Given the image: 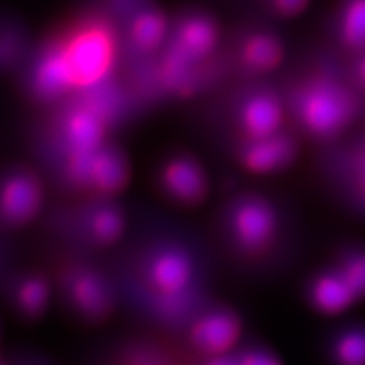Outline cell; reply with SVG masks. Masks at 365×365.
<instances>
[{
  "label": "cell",
  "mask_w": 365,
  "mask_h": 365,
  "mask_svg": "<svg viewBox=\"0 0 365 365\" xmlns=\"http://www.w3.org/2000/svg\"><path fill=\"white\" fill-rule=\"evenodd\" d=\"M279 44L267 36H257L246 46V60L255 69L266 71L279 61Z\"/></svg>",
  "instance_id": "cell-13"
},
{
  "label": "cell",
  "mask_w": 365,
  "mask_h": 365,
  "mask_svg": "<svg viewBox=\"0 0 365 365\" xmlns=\"http://www.w3.org/2000/svg\"><path fill=\"white\" fill-rule=\"evenodd\" d=\"M281 108L277 98L267 94L250 98L241 110L242 140H257L280 132Z\"/></svg>",
  "instance_id": "cell-9"
},
{
  "label": "cell",
  "mask_w": 365,
  "mask_h": 365,
  "mask_svg": "<svg viewBox=\"0 0 365 365\" xmlns=\"http://www.w3.org/2000/svg\"><path fill=\"white\" fill-rule=\"evenodd\" d=\"M241 320L232 309L209 306L198 309L186 327L187 341L207 359L232 352L241 336Z\"/></svg>",
  "instance_id": "cell-5"
},
{
  "label": "cell",
  "mask_w": 365,
  "mask_h": 365,
  "mask_svg": "<svg viewBox=\"0 0 365 365\" xmlns=\"http://www.w3.org/2000/svg\"><path fill=\"white\" fill-rule=\"evenodd\" d=\"M306 0H277V6L284 14H295L305 5Z\"/></svg>",
  "instance_id": "cell-18"
},
{
  "label": "cell",
  "mask_w": 365,
  "mask_h": 365,
  "mask_svg": "<svg viewBox=\"0 0 365 365\" xmlns=\"http://www.w3.org/2000/svg\"><path fill=\"white\" fill-rule=\"evenodd\" d=\"M354 110V101L344 89L336 83L320 82L302 94L297 115L309 135L327 139L334 137L350 123Z\"/></svg>",
  "instance_id": "cell-3"
},
{
  "label": "cell",
  "mask_w": 365,
  "mask_h": 365,
  "mask_svg": "<svg viewBox=\"0 0 365 365\" xmlns=\"http://www.w3.org/2000/svg\"><path fill=\"white\" fill-rule=\"evenodd\" d=\"M306 300L317 312L334 316L351 307L357 298L336 268L314 274L305 287Z\"/></svg>",
  "instance_id": "cell-8"
},
{
  "label": "cell",
  "mask_w": 365,
  "mask_h": 365,
  "mask_svg": "<svg viewBox=\"0 0 365 365\" xmlns=\"http://www.w3.org/2000/svg\"><path fill=\"white\" fill-rule=\"evenodd\" d=\"M203 365H240L236 352H230L225 355L214 356L207 359Z\"/></svg>",
  "instance_id": "cell-17"
},
{
  "label": "cell",
  "mask_w": 365,
  "mask_h": 365,
  "mask_svg": "<svg viewBox=\"0 0 365 365\" xmlns=\"http://www.w3.org/2000/svg\"><path fill=\"white\" fill-rule=\"evenodd\" d=\"M236 354L240 365H281L275 354L260 345L247 346Z\"/></svg>",
  "instance_id": "cell-16"
},
{
  "label": "cell",
  "mask_w": 365,
  "mask_h": 365,
  "mask_svg": "<svg viewBox=\"0 0 365 365\" xmlns=\"http://www.w3.org/2000/svg\"><path fill=\"white\" fill-rule=\"evenodd\" d=\"M221 243L239 261L257 264L269 257L281 237V217L267 197L245 192L222 207L218 222Z\"/></svg>",
  "instance_id": "cell-1"
},
{
  "label": "cell",
  "mask_w": 365,
  "mask_h": 365,
  "mask_svg": "<svg viewBox=\"0 0 365 365\" xmlns=\"http://www.w3.org/2000/svg\"><path fill=\"white\" fill-rule=\"evenodd\" d=\"M165 32V23L158 14H146L135 25V38L144 48H152L162 41Z\"/></svg>",
  "instance_id": "cell-15"
},
{
  "label": "cell",
  "mask_w": 365,
  "mask_h": 365,
  "mask_svg": "<svg viewBox=\"0 0 365 365\" xmlns=\"http://www.w3.org/2000/svg\"><path fill=\"white\" fill-rule=\"evenodd\" d=\"M215 41L214 28L210 21L196 18L182 26L175 55L170 61L169 71L176 74H184L189 69L192 60L204 56L212 48Z\"/></svg>",
  "instance_id": "cell-10"
},
{
  "label": "cell",
  "mask_w": 365,
  "mask_h": 365,
  "mask_svg": "<svg viewBox=\"0 0 365 365\" xmlns=\"http://www.w3.org/2000/svg\"><path fill=\"white\" fill-rule=\"evenodd\" d=\"M334 268L346 281L357 300L365 298V252L346 254Z\"/></svg>",
  "instance_id": "cell-12"
},
{
  "label": "cell",
  "mask_w": 365,
  "mask_h": 365,
  "mask_svg": "<svg viewBox=\"0 0 365 365\" xmlns=\"http://www.w3.org/2000/svg\"><path fill=\"white\" fill-rule=\"evenodd\" d=\"M297 143L288 134H274L257 140L241 141L235 160L240 166L257 175H274L287 169L297 158Z\"/></svg>",
  "instance_id": "cell-6"
},
{
  "label": "cell",
  "mask_w": 365,
  "mask_h": 365,
  "mask_svg": "<svg viewBox=\"0 0 365 365\" xmlns=\"http://www.w3.org/2000/svg\"><path fill=\"white\" fill-rule=\"evenodd\" d=\"M338 365H365V329L352 327L341 332L332 348Z\"/></svg>",
  "instance_id": "cell-11"
},
{
  "label": "cell",
  "mask_w": 365,
  "mask_h": 365,
  "mask_svg": "<svg viewBox=\"0 0 365 365\" xmlns=\"http://www.w3.org/2000/svg\"><path fill=\"white\" fill-rule=\"evenodd\" d=\"M361 180H362V185H363V187H364V191H365V166H364V168H363V170H362V175H361Z\"/></svg>",
  "instance_id": "cell-20"
},
{
  "label": "cell",
  "mask_w": 365,
  "mask_h": 365,
  "mask_svg": "<svg viewBox=\"0 0 365 365\" xmlns=\"http://www.w3.org/2000/svg\"><path fill=\"white\" fill-rule=\"evenodd\" d=\"M359 75H361V78H362V81L365 83V58L363 60L362 63H361V67H359Z\"/></svg>",
  "instance_id": "cell-19"
},
{
  "label": "cell",
  "mask_w": 365,
  "mask_h": 365,
  "mask_svg": "<svg viewBox=\"0 0 365 365\" xmlns=\"http://www.w3.org/2000/svg\"><path fill=\"white\" fill-rule=\"evenodd\" d=\"M345 42L354 48L365 46V0H354L343 19Z\"/></svg>",
  "instance_id": "cell-14"
},
{
  "label": "cell",
  "mask_w": 365,
  "mask_h": 365,
  "mask_svg": "<svg viewBox=\"0 0 365 365\" xmlns=\"http://www.w3.org/2000/svg\"><path fill=\"white\" fill-rule=\"evenodd\" d=\"M155 186L163 197L177 207L192 209L207 200L209 180L195 155L173 151L155 165Z\"/></svg>",
  "instance_id": "cell-4"
},
{
  "label": "cell",
  "mask_w": 365,
  "mask_h": 365,
  "mask_svg": "<svg viewBox=\"0 0 365 365\" xmlns=\"http://www.w3.org/2000/svg\"><path fill=\"white\" fill-rule=\"evenodd\" d=\"M110 60L112 44L108 34L91 29L75 39L62 68L68 69L66 75L73 81L88 83L105 74Z\"/></svg>",
  "instance_id": "cell-7"
},
{
  "label": "cell",
  "mask_w": 365,
  "mask_h": 365,
  "mask_svg": "<svg viewBox=\"0 0 365 365\" xmlns=\"http://www.w3.org/2000/svg\"><path fill=\"white\" fill-rule=\"evenodd\" d=\"M155 252L148 262V289L160 305L189 306L196 294V264L192 255L182 245L175 242L155 243ZM178 313V312H177Z\"/></svg>",
  "instance_id": "cell-2"
}]
</instances>
